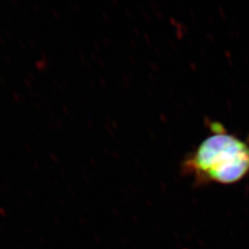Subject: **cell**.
Listing matches in <instances>:
<instances>
[{
    "instance_id": "cell-1",
    "label": "cell",
    "mask_w": 249,
    "mask_h": 249,
    "mask_svg": "<svg viewBox=\"0 0 249 249\" xmlns=\"http://www.w3.org/2000/svg\"><path fill=\"white\" fill-rule=\"evenodd\" d=\"M213 133L182 160L181 174L191 177L195 186L236 183L249 177V143L229 134L219 124Z\"/></svg>"
}]
</instances>
